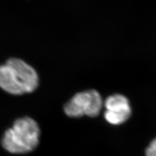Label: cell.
Masks as SVG:
<instances>
[{"label": "cell", "instance_id": "6da1fadb", "mask_svg": "<svg viewBox=\"0 0 156 156\" xmlns=\"http://www.w3.org/2000/svg\"><path fill=\"white\" fill-rule=\"evenodd\" d=\"M38 82L35 68L21 58H9L0 65V87L9 93L22 94L33 92Z\"/></svg>", "mask_w": 156, "mask_h": 156}, {"label": "cell", "instance_id": "7a4b0ae2", "mask_svg": "<svg viewBox=\"0 0 156 156\" xmlns=\"http://www.w3.org/2000/svg\"><path fill=\"white\" fill-rule=\"evenodd\" d=\"M41 129L37 122L29 116L17 119L11 128L5 131L2 145L7 152L23 154L35 150L40 141Z\"/></svg>", "mask_w": 156, "mask_h": 156}, {"label": "cell", "instance_id": "3957f363", "mask_svg": "<svg viewBox=\"0 0 156 156\" xmlns=\"http://www.w3.org/2000/svg\"><path fill=\"white\" fill-rule=\"evenodd\" d=\"M102 105L103 101L99 92L90 89L76 93L65 104L64 111L70 117H94L99 115Z\"/></svg>", "mask_w": 156, "mask_h": 156}, {"label": "cell", "instance_id": "277c9868", "mask_svg": "<svg viewBox=\"0 0 156 156\" xmlns=\"http://www.w3.org/2000/svg\"><path fill=\"white\" fill-rule=\"evenodd\" d=\"M104 117L109 123L119 125L128 120L131 115V107L127 98L120 94L109 96L105 101Z\"/></svg>", "mask_w": 156, "mask_h": 156}, {"label": "cell", "instance_id": "5b68a950", "mask_svg": "<svg viewBox=\"0 0 156 156\" xmlns=\"http://www.w3.org/2000/svg\"><path fill=\"white\" fill-rule=\"evenodd\" d=\"M146 156H156V139L153 140L146 150Z\"/></svg>", "mask_w": 156, "mask_h": 156}]
</instances>
